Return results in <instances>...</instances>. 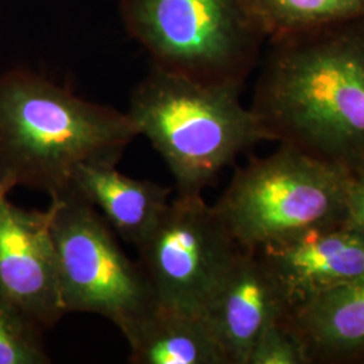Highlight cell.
Here are the masks:
<instances>
[{
    "mask_svg": "<svg viewBox=\"0 0 364 364\" xmlns=\"http://www.w3.org/2000/svg\"><path fill=\"white\" fill-rule=\"evenodd\" d=\"M266 43L250 109L267 142L364 168V16Z\"/></svg>",
    "mask_w": 364,
    "mask_h": 364,
    "instance_id": "6da1fadb",
    "label": "cell"
},
{
    "mask_svg": "<svg viewBox=\"0 0 364 364\" xmlns=\"http://www.w3.org/2000/svg\"><path fill=\"white\" fill-rule=\"evenodd\" d=\"M127 112L82 99L38 73L0 75V193L72 191L78 166L117 161L138 136Z\"/></svg>",
    "mask_w": 364,
    "mask_h": 364,
    "instance_id": "7a4b0ae2",
    "label": "cell"
},
{
    "mask_svg": "<svg viewBox=\"0 0 364 364\" xmlns=\"http://www.w3.org/2000/svg\"><path fill=\"white\" fill-rule=\"evenodd\" d=\"M243 88L209 85L151 65L131 93L130 117L164 158L177 196H198L236 158L267 141Z\"/></svg>",
    "mask_w": 364,
    "mask_h": 364,
    "instance_id": "3957f363",
    "label": "cell"
},
{
    "mask_svg": "<svg viewBox=\"0 0 364 364\" xmlns=\"http://www.w3.org/2000/svg\"><path fill=\"white\" fill-rule=\"evenodd\" d=\"M120 19L153 65L243 88L267 37L246 0H120Z\"/></svg>",
    "mask_w": 364,
    "mask_h": 364,
    "instance_id": "277c9868",
    "label": "cell"
},
{
    "mask_svg": "<svg viewBox=\"0 0 364 364\" xmlns=\"http://www.w3.org/2000/svg\"><path fill=\"white\" fill-rule=\"evenodd\" d=\"M350 170L279 144L252 158L213 205L235 240L257 250L318 225L346 221Z\"/></svg>",
    "mask_w": 364,
    "mask_h": 364,
    "instance_id": "5b68a950",
    "label": "cell"
},
{
    "mask_svg": "<svg viewBox=\"0 0 364 364\" xmlns=\"http://www.w3.org/2000/svg\"><path fill=\"white\" fill-rule=\"evenodd\" d=\"M52 235L66 313L108 318L126 336L156 299L100 212L75 191L52 197Z\"/></svg>",
    "mask_w": 364,
    "mask_h": 364,
    "instance_id": "8992f818",
    "label": "cell"
},
{
    "mask_svg": "<svg viewBox=\"0 0 364 364\" xmlns=\"http://www.w3.org/2000/svg\"><path fill=\"white\" fill-rule=\"evenodd\" d=\"M136 250L159 305L207 314L242 247L215 207L198 195L170 200Z\"/></svg>",
    "mask_w": 364,
    "mask_h": 364,
    "instance_id": "52a82bcc",
    "label": "cell"
},
{
    "mask_svg": "<svg viewBox=\"0 0 364 364\" xmlns=\"http://www.w3.org/2000/svg\"><path fill=\"white\" fill-rule=\"evenodd\" d=\"M52 207L27 210L0 193V299L42 329L66 313L52 235Z\"/></svg>",
    "mask_w": 364,
    "mask_h": 364,
    "instance_id": "ba28073f",
    "label": "cell"
},
{
    "mask_svg": "<svg viewBox=\"0 0 364 364\" xmlns=\"http://www.w3.org/2000/svg\"><path fill=\"white\" fill-rule=\"evenodd\" d=\"M254 251L282 289L289 312L305 299L364 275V232L346 221L318 225Z\"/></svg>",
    "mask_w": 364,
    "mask_h": 364,
    "instance_id": "9c48e42d",
    "label": "cell"
},
{
    "mask_svg": "<svg viewBox=\"0 0 364 364\" xmlns=\"http://www.w3.org/2000/svg\"><path fill=\"white\" fill-rule=\"evenodd\" d=\"M287 313V297L258 252L242 248L207 317L230 364H247L264 328Z\"/></svg>",
    "mask_w": 364,
    "mask_h": 364,
    "instance_id": "30bf717a",
    "label": "cell"
},
{
    "mask_svg": "<svg viewBox=\"0 0 364 364\" xmlns=\"http://www.w3.org/2000/svg\"><path fill=\"white\" fill-rule=\"evenodd\" d=\"M284 321L309 364H364V275L299 302Z\"/></svg>",
    "mask_w": 364,
    "mask_h": 364,
    "instance_id": "8fae6325",
    "label": "cell"
},
{
    "mask_svg": "<svg viewBox=\"0 0 364 364\" xmlns=\"http://www.w3.org/2000/svg\"><path fill=\"white\" fill-rule=\"evenodd\" d=\"M72 191L100 210L117 235L134 247H139L156 228L173 192L158 182L131 178L111 162L78 166Z\"/></svg>",
    "mask_w": 364,
    "mask_h": 364,
    "instance_id": "7c38bea8",
    "label": "cell"
},
{
    "mask_svg": "<svg viewBox=\"0 0 364 364\" xmlns=\"http://www.w3.org/2000/svg\"><path fill=\"white\" fill-rule=\"evenodd\" d=\"M124 338L132 364H230L207 314L156 302Z\"/></svg>",
    "mask_w": 364,
    "mask_h": 364,
    "instance_id": "4fadbf2b",
    "label": "cell"
},
{
    "mask_svg": "<svg viewBox=\"0 0 364 364\" xmlns=\"http://www.w3.org/2000/svg\"><path fill=\"white\" fill-rule=\"evenodd\" d=\"M267 39L364 16V0H246Z\"/></svg>",
    "mask_w": 364,
    "mask_h": 364,
    "instance_id": "5bb4252c",
    "label": "cell"
},
{
    "mask_svg": "<svg viewBox=\"0 0 364 364\" xmlns=\"http://www.w3.org/2000/svg\"><path fill=\"white\" fill-rule=\"evenodd\" d=\"M42 328L0 299V364H48Z\"/></svg>",
    "mask_w": 364,
    "mask_h": 364,
    "instance_id": "9a60e30c",
    "label": "cell"
},
{
    "mask_svg": "<svg viewBox=\"0 0 364 364\" xmlns=\"http://www.w3.org/2000/svg\"><path fill=\"white\" fill-rule=\"evenodd\" d=\"M247 364H309V360L291 329L284 320H278L257 338Z\"/></svg>",
    "mask_w": 364,
    "mask_h": 364,
    "instance_id": "2e32d148",
    "label": "cell"
},
{
    "mask_svg": "<svg viewBox=\"0 0 364 364\" xmlns=\"http://www.w3.org/2000/svg\"><path fill=\"white\" fill-rule=\"evenodd\" d=\"M346 223L364 232V168L352 173L346 203Z\"/></svg>",
    "mask_w": 364,
    "mask_h": 364,
    "instance_id": "e0dca14e",
    "label": "cell"
}]
</instances>
